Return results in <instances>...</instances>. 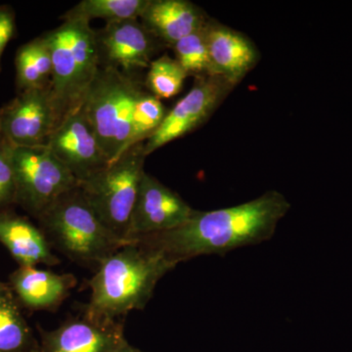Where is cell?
<instances>
[{
  "instance_id": "6da1fadb",
  "label": "cell",
  "mask_w": 352,
  "mask_h": 352,
  "mask_svg": "<svg viewBox=\"0 0 352 352\" xmlns=\"http://www.w3.org/2000/svg\"><path fill=\"white\" fill-rule=\"evenodd\" d=\"M289 208L291 204L281 193L266 192L235 207L195 210L191 219L177 228L133 241L161 252L176 266L197 256H223L238 248L270 240Z\"/></svg>"
},
{
  "instance_id": "7a4b0ae2",
  "label": "cell",
  "mask_w": 352,
  "mask_h": 352,
  "mask_svg": "<svg viewBox=\"0 0 352 352\" xmlns=\"http://www.w3.org/2000/svg\"><path fill=\"white\" fill-rule=\"evenodd\" d=\"M175 265L161 252L139 242H129L98 265L89 281L85 314L117 320L133 310L144 309L157 283Z\"/></svg>"
},
{
  "instance_id": "3957f363",
  "label": "cell",
  "mask_w": 352,
  "mask_h": 352,
  "mask_svg": "<svg viewBox=\"0 0 352 352\" xmlns=\"http://www.w3.org/2000/svg\"><path fill=\"white\" fill-rule=\"evenodd\" d=\"M38 219L51 248L76 263L99 265L127 243L99 219L78 185L57 199Z\"/></svg>"
},
{
  "instance_id": "277c9868",
  "label": "cell",
  "mask_w": 352,
  "mask_h": 352,
  "mask_svg": "<svg viewBox=\"0 0 352 352\" xmlns=\"http://www.w3.org/2000/svg\"><path fill=\"white\" fill-rule=\"evenodd\" d=\"M52 59L50 87L63 120L82 108L99 68L98 47L90 23L67 20L43 34Z\"/></svg>"
},
{
  "instance_id": "5b68a950",
  "label": "cell",
  "mask_w": 352,
  "mask_h": 352,
  "mask_svg": "<svg viewBox=\"0 0 352 352\" xmlns=\"http://www.w3.org/2000/svg\"><path fill=\"white\" fill-rule=\"evenodd\" d=\"M144 90L133 75L105 66L88 90L80 109L110 164L129 149L134 111Z\"/></svg>"
},
{
  "instance_id": "8992f818",
  "label": "cell",
  "mask_w": 352,
  "mask_h": 352,
  "mask_svg": "<svg viewBox=\"0 0 352 352\" xmlns=\"http://www.w3.org/2000/svg\"><path fill=\"white\" fill-rule=\"evenodd\" d=\"M146 157L144 143H139L103 170L78 182L99 219L124 242L145 173Z\"/></svg>"
},
{
  "instance_id": "52a82bcc",
  "label": "cell",
  "mask_w": 352,
  "mask_h": 352,
  "mask_svg": "<svg viewBox=\"0 0 352 352\" xmlns=\"http://www.w3.org/2000/svg\"><path fill=\"white\" fill-rule=\"evenodd\" d=\"M11 161L16 203L36 217L78 185L75 176L47 146L12 147Z\"/></svg>"
},
{
  "instance_id": "ba28073f",
  "label": "cell",
  "mask_w": 352,
  "mask_h": 352,
  "mask_svg": "<svg viewBox=\"0 0 352 352\" xmlns=\"http://www.w3.org/2000/svg\"><path fill=\"white\" fill-rule=\"evenodd\" d=\"M62 120L50 83L24 90L1 109L2 138L12 147L46 146Z\"/></svg>"
},
{
  "instance_id": "9c48e42d",
  "label": "cell",
  "mask_w": 352,
  "mask_h": 352,
  "mask_svg": "<svg viewBox=\"0 0 352 352\" xmlns=\"http://www.w3.org/2000/svg\"><path fill=\"white\" fill-rule=\"evenodd\" d=\"M236 85L219 75L196 76L188 94L168 111L161 126L144 144L146 156L200 126Z\"/></svg>"
},
{
  "instance_id": "30bf717a",
  "label": "cell",
  "mask_w": 352,
  "mask_h": 352,
  "mask_svg": "<svg viewBox=\"0 0 352 352\" xmlns=\"http://www.w3.org/2000/svg\"><path fill=\"white\" fill-rule=\"evenodd\" d=\"M195 210L178 194L145 171L134 206L127 242L177 228L188 221Z\"/></svg>"
},
{
  "instance_id": "8fae6325",
  "label": "cell",
  "mask_w": 352,
  "mask_h": 352,
  "mask_svg": "<svg viewBox=\"0 0 352 352\" xmlns=\"http://www.w3.org/2000/svg\"><path fill=\"white\" fill-rule=\"evenodd\" d=\"M46 146L78 182L110 164L82 109L62 120Z\"/></svg>"
},
{
  "instance_id": "7c38bea8",
  "label": "cell",
  "mask_w": 352,
  "mask_h": 352,
  "mask_svg": "<svg viewBox=\"0 0 352 352\" xmlns=\"http://www.w3.org/2000/svg\"><path fill=\"white\" fill-rule=\"evenodd\" d=\"M100 66L111 67L133 75L149 68L157 50L156 38L139 19L106 23L95 31Z\"/></svg>"
},
{
  "instance_id": "4fadbf2b",
  "label": "cell",
  "mask_w": 352,
  "mask_h": 352,
  "mask_svg": "<svg viewBox=\"0 0 352 352\" xmlns=\"http://www.w3.org/2000/svg\"><path fill=\"white\" fill-rule=\"evenodd\" d=\"M126 340L120 322L83 312L54 330H41L38 352H113Z\"/></svg>"
},
{
  "instance_id": "5bb4252c",
  "label": "cell",
  "mask_w": 352,
  "mask_h": 352,
  "mask_svg": "<svg viewBox=\"0 0 352 352\" xmlns=\"http://www.w3.org/2000/svg\"><path fill=\"white\" fill-rule=\"evenodd\" d=\"M212 75L240 82L258 61L256 46L244 34L208 20L206 24Z\"/></svg>"
},
{
  "instance_id": "9a60e30c",
  "label": "cell",
  "mask_w": 352,
  "mask_h": 352,
  "mask_svg": "<svg viewBox=\"0 0 352 352\" xmlns=\"http://www.w3.org/2000/svg\"><path fill=\"white\" fill-rule=\"evenodd\" d=\"M139 20L155 38L171 46L208 21L203 11L187 0H149Z\"/></svg>"
},
{
  "instance_id": "2e32d148",
  "label": "cell",
  "mask_w": 352,
  "mask_h": 352,
  "mask_svg": "<svg viewBox=\"0 0 352 352\" xmlns=\"http://www.w3.org/2000/svg\"><path fill=\"white\" fill-rule=\"evenodd\" d=\"M10 287L19 302L34 310L58 307L76 285L72 274H56L36 266H19L10 275Z\"/></svg>"
},
{
  "instance_id": "e0dca14e",
  "label": "cell",
  "mask_w": 352,
  "mask_h": 352,
  "mask_svg": "<svg viewBox=\"0 0 352 352\" xmlns=\"http://www.w3.org/2000/svg\"><path fill=\"white\" fill-rule=\"evenodd\" d=\"M0 243L20 266L41 263L53 266L60 263L41 228L24 217L4 210H0Z\"/></svg>"
},
{
  "instance_id": "ac0fdd59",
  "label": "cell",
  "mask_w": 352,
  "mask_h": 352,
  "mask_svg": "<svg viewBox=\"0 0 352 352\" xmlns=\"http://www.w3.org/2000/svg\"><path fill=\"white\" fill-rule=\"evenodd\" d=\"M31 327L10 285L0 282V352H38Z\"/></svg>"
},
{
  "instance_id": "d6986e66",
  "label": "cell",
  "mask_w": 352,
  "mask_h": 352,
  "mask_svg": "<svg viewBox=\"0 0 352 352\" xmlns=\"http://www.w3.org/2000/svg\"><path fill=\"white\" fill-rule=\"evenodd\" d=\"M15 64L20 92L50 85L52 59L45 36H39L21 46Z\"/></svg>"
},
{
  "instance_id": "ffe728a7",
  "label": "cell",
  "mask_w": 352,
  "mask_h": 352,
  "mask_svg": "<svg viewBox=\"0 0 352 352\" xmlns=\"http://www.w3.org/2000/svg\"><path fill=\"white\" fill-rule=\"evenodd\" d=\"M149 0H82L65 14L63 20L90 23L94 19L106 22L139 19Z\"/></svg>"
},
{
  "instance_id": "44dd1931",
  "label": "cell",
  "mask_w": 352,
  "mask_h": 352,
  "mask_svg": "<svg viewBox=\"0 0 352 352\" xmlns=\"http://www.w3.org/2000/svg\"><path fill=\"white\" fill-rule=\"evenodd\" d=\"M187 76L188 74L176 59L164 55L150 64L146 87L157 99H168L182 91Z\"/></svg>"
},
{
  "instance_id": "7402d4cb",
  "label": "cell",
  "mask_w": 352,
  "mask_h": 352,
  "mask_svg": "<svg viewBox=\"0 0 352 352\" xmlns=\"http://www.w3.org/2000/svg\"><path fill=\"white\" fill-rule=\"evenodd\" d=\"M173 47L176 61L182 65L188 76L212 75L206 25L198 31L178 41Z\"/></svg>"
},
{
  "instance_id": "603a6c76",
  "label": "cell",
  "mask_w": 352,
  "mask_h": 352,
  "mask_svg": "<svg viewBox=\"0 0 352 352\" xmlns=\"http://www.w3.org/2000/svg\"><path fill=\"white\" fill-rule=\"evenodd\" d=\"M166 113L168 110L161 100L149 91L144 90L139 97L134 111L133 126L129 149L147 140L161 126Z\"/></svg>"
},
{
  "instance_id": "cb8c5ba5",
  "label": "cell",
  "mask_w": 352,
  "mask_h": 352,
  "mask_svg": "<svg viewBox=\"0 0 352 352\" xmlns=\"http://www.w3.org/2000/svg\"><path fill=\"white\" fill-rule=\"evenodd\" d=\"M12 146L2 139L0 142V210L10 204L16 203V185L12 161Z\"/></svg>"
},
{
  "instance_id": "d4e9b609",
  "label": "cell",
  "mask_w": 352,
  "mask_h": 352,
  "mask_svg": "<svg viewBox=\"0 0 352 352\" xmlns=\"http://www.w3.org/2000/svg\"><path fill=\"white\" fill-rule=\"evenodd\" d=\"M15 14L9 6H0V62L2 54L15 32Z\"/></svg>"
},
{
  "instance_id": "484cf974",
  "label": "cell",
  "mask_w": 352,
  "mask_h": 352,
  "mask_svg": "<svg viewBox=\"0 0 352 352\" xmlns=\"http://www.w3.org/2000/svg\"><path fill=\"white\" fill-rule=\"evenodd\" d=\"M113 352H145L138 349V347L132 346L131 344H129V342L126 340L124 344H120L115 351Z\"/></svg>"
},
{
  "instance_id": "4316f807",
  "label": "cell",
  "mask_w": 352,
  "mask_h": 352,
  "mask_svg": "<svg viewBox=\"0 0 352 352\" xmlns=\"http://www.w3.org/2000/svg\"><path fill=\"white\" fill-rule=\"evenodd\" d=\"M2 131H1V109H0V142L2 140Z\"/></svg>"
}]
</instances>
